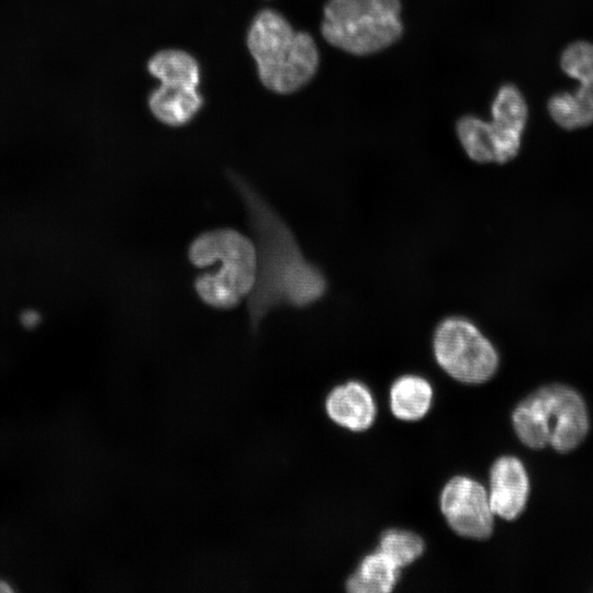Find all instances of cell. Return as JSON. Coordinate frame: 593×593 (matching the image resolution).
Listing matches in <instances>:
<instances>
[{
    "label": "cell",
    "instance_id": "cell-17",
    "mask_svg": "<svg viewBox=\"0 0 593 593\" xmlns=\"http://www.w3.org/2000/svg\"><path fill=\"white\" fill-rule=\"evenodd\" d=\"M424 548V541L418 535L409 530L388 529L380 537L378 550L402 568L418 559Z\"/></svg>",
    "mask_w": 593,
    "mask_h": 593
},
{
    "label": "cell",
    "instance_id": "cell-15",
    "mask_svg": "<svg viewBox=\"0 0 593 593\" xmlns=\"http://www.w3.org/2000/svg\"><path fill=\"white\" fill-rule=\"evenodd\" d=\"M399 569L389 557L377 550L361 560L348 578L346 589L351 593H389L398 582Z\"/></svg>",
    "mask_w": 593,
    "mask_h": 593
},
{
    "label": "cell",
    "instance_id": "cell-3",
    "mask_svg": "<svg viewBox=\"0 0 593 593\" xmlns=\"http://www.w3.org/2000/svg\"><path fill=\"white\" fill-rule=\"evenodd\" d=\"M401 11V0H327L321 33L348 54H374L402 36Z\"/></svg>",
    "mask_w": 593,
    "mask_h": 593
},
{
    "label": "cell",
    "instance_id": "cell-2",
    "mask_svg": "<svg viewBox=\"0 0 593 593\" xmlns=\"http://www.w3.org/2000/svg\"><path fill=\"white\" fill-rule=\"evenodd\" d=\"M247 46L262 85L277 93H292L316 74L320 54L312 35L295 31L278 11L264 9L254 18Z\"/></svg>",
    "mask_w": 593,
    "mask_h": 593
},
{
    "label": "cell",
    "instance_id": "cell-5",
    "mask_svg": "<svg viewBox=\"0 0 593 593\" xmlns=\"http://www.w3.org/2000/svg\"><path fill=\"white\" fill-rule=\"evenodd\" d=\"M189 261L199 268L220 264L206 271L211 281L238 299L248 296L257 277L255 243L243 233L222 227L199 234L189 245Z\"/></svg>",
    "mask_w": 593,
    "mask_h": 593
},
{
    "label": "cell",
    "instance_id": "cell-16",
    "mask_svg": "<svg viewBox=\"0 0 593 593\" xmlns=\"http://www.w3.org/2000/svg\"><path fill=\"white\" fill-rule=\"evenodd\" d=\"M147 69L160 83H183L198 87L199 64L193 56L181 49H163L148 61Z\"/></svg>",
    "mask_w": 593,
    "mask_h": 593
},
{
    "label": "cell",
    "instance_id": "cell-4",
    "mask_svg": "<svg viewBox=\"0 0 593 593\" xmlns=\"http://www.w3.org/2000/svg\"><path fill=\"white\" fill-rule=\"evenodd\" d=\"M491 116L490 122L473 114L459 118L457 136L473 161L504 164L518 154L528 118L526 100L515 85L500 87L491 105Z\"/></svg>",
    "mask_w": 593,
    "mask_h": 593
},
{
    "label": "cell",
    "instance_id": "cell-7",
    "mask_svg": "<svg viewBox=\"0 0 593 593\" xmlns=\"http://www.w3.org/2000/svg\"><path fill=\"white\" fill-rule=\"evenodd\" d=\"M561 69L579 81L573 92H558L547 103L551 119L562 128L575 130L593 123V43L575 41L560 57Z\"/></svg>",
    "mask_w": 593,
    "mask_h": 593
},
{
    "label": "cell",
    "instance_id": "cell-1",
    "mask_svg": "<svg viewBox=\"0 0 593 593\" xmlns=\"http://www.w3.org/2000/svg\"><path fill=\"white\" fill-rule=\"evenodd\" d=\"M228 179L247 212L257 253L256 282L248 295V320L257 331L272 310L306 307L324 295L327 284L275 208L238 174L230 171Z\"/></svg>",
    "mask_w": 593,
    "mask_h": 593
},
{
    "label": "cell",
    "instance_id": "cell-10",
    "mask_svg": "<svg viewBox=\"0 0 593 593\" xmlns=\"http://www.w3.org/2000/svg\"><path fill=\"white\" fill-rule=\"evenodd\" d=\"M529 492L527 472L522 461L513 456L496 459L490 470L489 501L494 515L506 521L524 511Z\"/></svg>",
    "mask_w": 593,
    "mask_h": 593
},
{
    "label": "cell",
    "instance_id": "cell-14",
    "mask_svg": "<svg viewBox=\"0 0 593 593\" xmlns=\"http://www.w3.org/2000/svg\"><path fill=\"white\" fill-rule=\"evenodd\" d=\"M433 389L429 382L415 374L396 379L390 389V407L393 415L403 421H417L426 415L432 405Z\"/></svg>",
    "mask_w": 593,
    "mask_h": 593
},
{
    "label": "cell",
    "instance_id": "cell-19",
    "mask_svg": "<svg viewBox=\"0 0 593 593\" xmlns=\"http://www.w3.org/2000/svg\"><path fill=\"white\" fill-rule=\"evenodd\" d=\"M11 588L3 581L0 580V592H10Z\"/></svg>",
    "mask_w": 593,
    "mask_h": 593
},
{
    "label": "cell",
    "instance_id": "cell-13",
    "mask_svg": "<svg viewBox=\"0 0 593 593\" xmlns=\"http://www.w3.org/2000/svg\"><path fill=\"white\" fill-rule=\"evenodd\" d=\"M512 419L518 438L526 446L538 449L549 444L548 409L540 389L518 404Z\"/></svg>",
    "mask_w": 593,
    "mask_h": 593
},
{
    "label": "cell",
    "instance_id": "cell-12",
    "mask_svg": "<svg viewBox=\"0 0 593 593\" xmlns=\"http://www.w3.org/2000/svg\"><path fill=\"white\" fill-rule=\"evenodd\" d=\"M202 104L203 98L197 87L183 83H160L148 98L153 115L172 127L189 123Z\"/></svg>",
    "mask_w": 593,
    "mask_h": 593
},
{
    "label": "cell",
    "instance_id": "cell-6",
    "mask_svg": "<svg viewBox=\"0 0 593 593\" xmlns=\"http://www.w3.org/2000/svg\"><path fill=\"white\" fill-rule=\"evenodd\" d=\"M433 349L443 370L462 383H483L499 367V355L492 343L465 317L450 316L441 321L434 334Z\"/></svg>",
    "mask_w": 593,
    "mask_h": 593
},
{
    "label": "cell",
    "instance_id": "cell-9",
    "mask_svg": "<svg viewBox=\"0 0 593 593\" xmlns=\"http://www.w3.org/2000/svg\"><path fill=\"white\" fill-rule=\"evenodd\" d=\"M549 425V444L560 452L575 448L585 437L589 419L582 398L571 388L561 384L542 387Z\"/></svg>",
    "mask_w": 593,
    "mask_h": 593
},
{
    "label": "cell",
    "instance_id": "cell-8",
    "mask_svg": "<svg viewBox=\"0 0 593 593\" xmlns=\"http://www.w3.org/2000/svg\"><path fill=\"white\" fill-rule=\"evenodd\" d=\"M440 510L451 529L472 539L489 538L493 532V512L486 490L475 480L457 475L440 494Z\"/></svg>",
    "mask_w": 593,
    "mask_h": 593
},
{
    "label": "cell",
    "instance_id": "cell-11",
    "mask_svg": "<svg viewBox=\"0 0 593 593\" xmlns=\"http://www.w3.org/2000/svg\"><path fill=\"white\" fill-rule=\"evenodd\" d=\"M325 407L336 424L353 432L368 429L377 415L371 392L358 381H349L334 388L326 398Z\"/></svg>",
    "mask_w": 593,
    "mask_h": 593
},
{
    "label": "cell",
    "instance_id": "cell-18",
    "mask_svg": "<svg viewBox=\"0 0 593 593\" xmlns=\"http://www.w3.org/2000/svg\"><path fill=\"white\" fill-rule=\"evenodd\" d=\"M21 323L26 328H34L41 321V316L36 311L27 310L21 314Z\"/></svg>",
    "mask_w": 593,
    "mask_h": 593
}]
</instances>
